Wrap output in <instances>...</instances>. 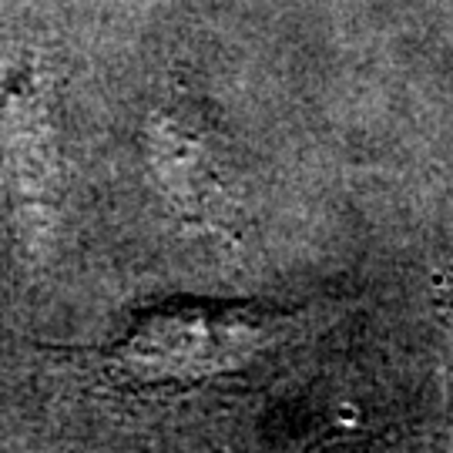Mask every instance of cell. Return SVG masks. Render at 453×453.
Instances as JSON below:
<instances>
[{
    "label": "cell",
    "mask_w": 453,
    "mask_h": 453,
    "mask_svg": "<svg viewBox=\"0 0 453 453\" xmlns=\"http://www.w3.org/2000/svg\"><path fill=\"white\" fill-rule=\"evenodd\" d=\"M303 312L265 303L168 299L142 309L104 349L108 370L125 383H205L252 366L289 336Z\"/></svg>",
    "instance_id": "1"
},
{
    "label": "cell",
    "mask_w": 453,
    "mask_h": 453,
    "mask_svg": "<svg viewBox=\"0 0 453 453\" xmlns=\"http://www.w3.org/2000/svg\"><path fill=\"white\" fill-rule=\"evenodd\" d=\"M0 181L24 262L50 256L65 211V155L54 78L41 54H24L0 78Z\"/></svg>",
    "instance_id": "2"
},
{
    "label": "cell",
    "mask_w": 453,
    "mask_h": 453,
    "mask_svg": "<svg viewBox=\"0 0 453 453\" xmlns=\"http://www.w3.org/2000/svg\"><path fill=\"white\" fill-rule=\"evenodd\" d=\"M145 162L158 195L179 222L226 235L239 215L228 138L209 108L172 84L145 118Z\"/></svg>",
    "instance_id": "3"
}]
</instances>
